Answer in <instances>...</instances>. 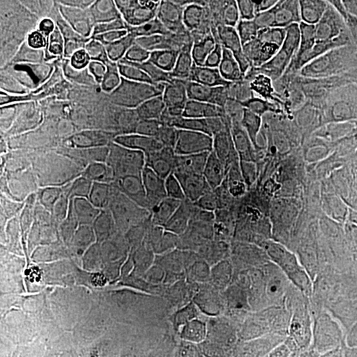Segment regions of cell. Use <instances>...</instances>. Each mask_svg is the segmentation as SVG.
Here are the masks:
<instances>
[{
  "mask_svg": "<svg viewBox=\"0 0 357 357\" xmlns=\"http://www.w3.org/2000/svg\"><path fill=\"white\" fill-rule=\"evenodd\" d=\"M331 167L307 171L273 165L243 155L240 171L221 187V197L229 209L243 216L271 218L294 200L324 191Z\"/></svg>",
  "mask_w": 357,
  "mask_h": 357,
  "instance_id": "1",
  "label": "cell"
},
{
  "mask_svg": "<svg viewBox=\"0 0 357 357\" xmlns=\"http://www.w3.org/2000/svg\"><path fill=\"white\" fill-rule=\"evenodd\" d=\"M213 328L225 340L230 357L261 351H282L291 333L290 308L224 283L217 290Z\"/></svg>",
  "mask_w": 357,
  "mask_h": 357,
  "instance_id": "2",
  "label": "cell"
},
{
  "mask_svg": "<svg viewBox=\"0 0 357 357\" xmlns=\"http://www.w3.org/2000/svg\"><path fill=\"white\" fill-rule=\"evenodd\" d=\"M245 38L258 53H275L314 33L320 1H229Z\"/></svg>",
  "mask_w": 357,
  "mask_h": 357,
  "instance_id": "3",
  "label": "cell"
},
{
  "mask_svg": "<svg viewBox=\"0 0 357 357\" xmlns=\"http://www.w3.org/2000/svg\"><path fill=\"white\" fill-rule=\"evenodd\" d=\"M121 23L126 38L163 73L172 76L185 65L190 51L180 26L162 17L128 11L121 13Z\"/></svg>",
  "mask_w": 357,
  "mask_h": 357,
  "instance_id": "4",
  "label": "cell"
},
{
  "mask_svg": "<svg viewBox=\"0 0 357 357\" xmlns=\"http://www.w3.org/2000/svg\"><path fill=\"white\" fill-rule=\"evenodd\" d=\"M351 311L348 298L326 294L318 301L290 310L291 332L323 356L332 357L345 347Z\"/></svg>",
  "mask_w": 357,
  "mask_h": 357,
  "instance_id": "5",
  "label": "cell"
},
{
  "mask_svg": "<svg viewBox=\"0 0 357 357\" xmlns=\"http://www.w3.org/2000/svg\"><path fill=\"white\" fill-rule=\"evenodd\" d=\"M227 283L243 293L281 302L290 310L318 301L327 294L308 274L273 268L237 270L230 274Z\"/></svg>",
  "mask_w": 357,
  "mask_h": 357,
  "instance_id": "6",
  "label": "cell"
},
{
  "mask_svg": "<svg viewBox=\"0 0 357 357\" xmlns=\"http://www.w3.org/2000/svg\"><path fill=\"white\" fill-rule=\"evenodd\" d=\"M270 86L299 103L318 100H349L357 102V68L311 69L271 77Z\"/></svg>",
  "mask_w": 357,
  "mask_h": 357,
  "instance_id": "7",
  "label": "cell"
},
{
  "mask_svg": "<svg viewBox=\"0 0 357 357\" xmlns=\"http://www.w3.org/2000/svg\"><path fill=\"white\" fill-rule=\"evenodd\" d=\"M312 35L336 63L357 68V8L349 1H320Z\"/></svg>",
  "mask_w": 357,
  "mask_h": 357,
  "instance_id": "8",
  "label": "cell"
},
{
  "mask_svg": "<svg viewBox=\"0 0 357 357\" xmlns=\"http://www.w3.org/2000/svg\"><path fill=\"white\" fill-rule=\"evenodd\" d=\"M178 26L187 44L215 45L243 35L228 1H192L180 13Z\"/></svg>",
  "mask_w": 357,
  "mask_h": 357,
  "instance_id": "9",
  "label": "cell"
},
{
  "mask_svg": "<svg viewBox=\"0 0 357 357\" xmlns=\"http://www.w3.org/2000/svg\"><path fill=\"white\" fill-rule=\"evenodd\" d=\"M222 271L216 266L196 262H171L153 268L144 274L149 290L163 296L217 293L227 282H220Z\"/></svg>",
  "mask_w": 357,
  "mask_h": 357,
  "instance_id": "10",
  "label": "cell"
},
{
  "mask_svg": "<svg viewBox=\"0 0 357 357\" xmlns=\"http://www.w3.org/2000/svg\"><path fill=\"white\" fill-rule=\"evenodd\" d=\"M332 213L324 191L305 195L283 206L271 217L274 228L284 240H318Z\"/></svg>",
  "mask_w": 357,
  "mask_h": 357,
  "instance_id": "11",
  "label": "cell"
},
{
  "mask_svg": "<svg viewBox=\"0 0 357 357\" xmlns=\"http://www.w3.org/2000/svg\"><path fill=\"white\" fill-rule=\"evenodd\" d=\"M357 102L349 100H318L301 103L296 121L332 144L342 146L352 128Z\"/></svg>",
  "mask_w": 357,
  "mask_h": 357,
  "instance_id": "12",
  "label": "cell"
},
{
  "mask_svg": "<svg viewBox=\"0 0 357 357\" xmlns=\"http://www.w3.org/2000/svg\"><path fill=\"white\" fill-rule=\"evenodd\" d=\"M271 76L261 66L227 85L211 89L217 116L227 125H237L248 116L257 98L270 86Z\"/></svg>",
  "mask_w": 357,
  "mask_h": 357,
  "instance_id": "13",
  "label": "cell"
},
{
  "mask_svg": "<svg viewBox=\"0 0 357 357\" xmlns=\"http://www.w3.org/2000/svg\"><path fill=\"white\" fill-rule=\"evenodd\" d=\"M237 125L275 134L283 141L287 142L314 168L337 166L344 160L345 155L342 151V146L321 139L298 121L284 126H270L245 116Z\"/></svg>",
  "mask_w": 357,
  "mask_h": 357,
  "instance_id": "14",
  "label": "cell"
},
{
  "mask_svg": "<svg viewBox=\"0 0 357 357\" xmlns=\"http://www.w3.org/2000/svg\"><path fill=\"white\" fill-rule=\"evenodd\" d=\"M255 63L271 77L299 73L311 69H336L342 66L333 60L331 54L314 35L283 51L275 53L257 52Z\"/></svg>",
  "mask_w": 357,
  "mask_h": 357,
  "instance_id": "15",
  "label": "cell"
},
{
  "mask_svg": "<svg viewBox=\"0 0 357 357\" xmlns=\"http://www.w3.org/2000/svg\"><path fill=\"white\" fill-rule=\"evenodd\" d=\"M212 134L213 143L202 167L203 178L212 185L222 187L243 166V151L234 125L220 122Z\"/></svg>",
  "mask_w": 357,
  "mask_h": 357,
  "instance_id": "16",
  "label": "cell"
},
{
  "mask_svg": "<svg viewBox=\"0 0 357 357\" xmlns=\"http://www.w3.org/2000/svg\"><path fill=\"white\" fill-rule=\"evenodd\" d=\"M237 131V139L243 155H248L255 160L281 165V166L298 167L307 171H317L318 168L310 166L306 160L295 151L289 143L283 141L275 134L264 130L245 128L234 125Z\"/></svg>",
  "mask_w": 357,
  "mask_h": 357,
  "instance_id": "17",
  "label": "cell"
},
{
  "mask_svg": "<svg viewBox=\"0 0 357 357\" xmlns=\"http://www.w3.org/2000/svg\"><path fill=\"white\" fill-rule=\"evenodd\" d=\"M165 352L175 357H230L224 337L208 324H187L174 332Z\"/></svg>",
  "mask_w": 357,
  "mask_h": 357,
  "instance_id": "18",
  "label": "cell"
},
{
  "mask_svg": "<svg viewBox=\"0 0 357 357\" xmlns=\"http://www.w3.org/2000/svg\"><path fill=\"white\" fill-rule=\"evenodd\" d=\"M169 98L175 103L183 121L202 123L211 131L221 122L217 116L211 91L192 78L187 77L176 82L171 89Z\"/></svg>",
  "mask_w": 357,
  "mask_h": 357,
  "instance_id": "19",
  "label": "cell"
},
{
  "mask_svg": "<svg viewBox=\"0 0 357 357\" xmlns=\"http://www.w3.org/2000/svg\"><path fill=\"white\" fill-rule=\"evenodd\" d=\"M324 195L332 216L357 220V158L345 156L340 165L331 167Z\"/></svg>",
  "mask_w": 357,
  "mask_h": 357,
  "instance_id": "20",
  "label": "cell"
},
{
  "mask_svg": "<svg viewBox=\"0 0 357 357\" xmlns=\"http://www.w3.org/2000/svg\"><path fill=\"white\" fill-rule=\"evenodd\" d=\"M357 258L347 253L321 249L311 277L327 294L348 298L356 278Z\"/></svg>",
  "mask_w": 357,
  "mask_h": 357,
  "instance_id": "21",
  "label": "cell"
},
{
  "mask_svg": "<svg viewBox=\"0 0 357 357\" xmlns=\"http://www.w3.org/2000/svg\"><path fill=\"white\" fill-rule=\"evenodd\" d=\"M94 97L102 112H122L128 106V78L126 70L115 52L94 76Z\"/></svg>",
  "mask_w": 357,
  "mask_h": 357,
  "instance_id": "22",
  "label": "cell"
},
{
  "mask_svg": "<svg viewBox=\"0 0 357 357\" xmlns=\"http://www.w3.org/2000/svg\"><path fill=\"white\" fill-rule=\"evenodd\" d=\"M128 144L134 155L141 156L143 160L150 162L153 166L183 169L190 168L192 165L188 155L178 146L176 137L155 141L142 131L139 125H135L130 131Z\"/></svg>",
  "mask_w": 357,
  "mask_h": 357,
  "instance_id": "23",
  "label": "cell"
},
{
  "mask_svg": "<svg viewBox=\"0 0 357 357\" xmlns=\"http://www.w3.org/2000/svg\"><path fill=\"white\" fill-rule=\"evenodd\" d=\"M321 249L323 248L318 240L281 238L271 253L268 268L311 275Z\"/></svg>",
  "mask_w": 357,
  "mask_h": 357,
  "instance_id": "24",
  "label": "cell"
},
{
  "mask_svg": "<svg viewBox=\"0 0 357 357\" xmlns=\"http://www.w3.org/2000/svg\"><path fill=\"white\" fill-rule=\"evenodd\" d=\"M255 54L257 52L253 50L248 38H245V35H241L215 45L192 48L191 51L188 52L184 69L185 72H192L224 61L255 60Z\"/></svg>",
  "mask_w": 357,
  "mask_h": 357,
  "instance_id": "25",
  "label": "cell"
},
{
  "mask_svg": "<svg viewBox=\"0 0 357 357\" xmlns=\"http://www.w3.org/2000/svg\"><path fill=\"white\" fill-rule=\"evenodd\" d=\"M299 110L301 103L294 101L280 90L268 86L257 98L248 116L264 125L284 126L296 121Z\"/></svg>",
  "mask_w": 357,
  "mask_h": 357,
  "instance_id": "26",
  "label": "cell"
},
{
  "mask_svg": "<svg viewBox=\"0 0 357 357\" xmlns=\"http://www.w3.org/2000/svg\"><path fill=\"white\" fill-rule=\"evenodd\" d=\"M139 128L151 139L163 141L176 134L183 118L169 97L151 103L141 115Z\"/></svg>",
  "mask_w": 357,
  "mask_h": 357,
  "instance_id": "27",
  "label": "cell"
},
{
  "mask_svg": "<svg viewBox=\"0 0 357 357\" xmlns=\"http://www.w3.org/2000/svg\"><path fill=\"white\" fill-rule=\"evenodd\" d=\"M255 66H257L255 60L224 61V63L209 65V66L188 72V78L200 82L208 90L215 89L246 76L255 69Z\"/></svg>",
  "mask_w": 357,
  "mask_h": 357,
  "instance_id": "28",
  "label": "cell"
},
{
  "mask_svg": "<svg viewBox=\"0 0 357 357\" xmlns=\"http://www.w3.org/2000/svg\"><path fill=\"white\" fill-rule=\"evenodd\" d=\"M175 137L178 146L191 159L192 165L203 167L205 158L213 143L212 131L202 123L183 121Z\"/></svg>",
  "mask_w": 357,
  "mask_h": 357,
  "instance_id": "29",
  "label": "cell"
},
{
  "mask_svg": "<svg viewBox=\"0 0 357 357\" xmlns=\"http://www.w3.org/2000/svg\"><path fill=\"white\" fill-rule=\"evenodd\" d=\"M93 75L77 61L66 63L57 69L54 76L56 90L60 96L70 100H79L94 91Z\"/></svg>",
  "mask_w": 357,
  "mask_h": 357,
  "instance_id": "30",
  "label": "cell"
},
{
  "mask_svg": "<svg viewBox=\"0 0 357 357\" xmlns=\"http://www.w3.org/2000/svg\"><path fill=\"white\" fill-rule=\"evenodd\" d=\"M113 51L109 48V44L98 36H90L78 47L77 51V63L82 65L91 75H98L109 59L112 57Z\"/></svg>",
  "mask_w": 357,
  "mask_h": 357,
  "instance_id": "31",
  "label": "cell"
},
{
  "mask_svg": "<svg viewBox=\"0 0 357 357\" xmlns=\"http://www.w3.org/2000/svg\"><path fill=\"white\" fill-rule=\"evenodd\" d=\"M119 4L128 13H141L171 20L175 15L183 13L188 7L190 1H122Z\"/></svg>",
  "mask_w": 357,
  "mask_h": 357,
  "instance_id": "32",
  "label": "cell"
},
{
  "mask_svg": "<svg viewBox=\"0 0 357 357\" xmlns=\"http://www.w3.org/2000/svg\"><path fill=\"white\" fill-rule=\"evenodd\" d=\"M283 357H326L303 340L301 336L290 333L283 345Z\"/></svg>",
  "mask_w": 357,
  "mask_h": 357,
  "instance_id": "33",
  "label": "cell"
},
{
  "mask_svg": "<svg viewBox=\"0 0 357 357\" xmlns=\"http://www.w3.org/2000/svg\"><path fill=\"white\" fill-rule=\"evenodd\" d=\"M342 151H343L345 156L357 158V113L355 121L352 123L351 131H349V135H348L347 141L342 144Z\"/></svg>",
  "mask_w": 357,
  "mask_h": 357,
  "instance_id": "34",
  "label": "cell"
},
{
  "mask_svg": "<svg viewBox=\"0 0 357 357\" xmlns=\"http://www.w3.org/2000/svg\"><path fill=\"white\" fill-rule=\"evenodd\" d=\"M348 348H357V310L351 311L348 319V331H347V343Z\"/></svg>",
  "mask_w": 357,
  "mask_h": 357,
  "instance_id": "35",
  "label": "cell"
},
{
  "mask_svg": "<svg viewBox=\"0 0 357 357\" xmlns=\"http://www.w3.org/2000/svg\"><path fill=\"white\" fill-rule=\"evenodd\" d=\"M238 357H283V349L282 351H261V352H253L243 356Z\"/></svg>",
  "mask_w": 357,
  "mask_h": 357,
  "instance_id": "36",
  "label": "cell"
},
{
  "mask_svg": "<svg viewBox=\"0 0 357 357\" xmlns=\"http://www.w3.org/2000/svg\"><path fill=\"white\" fill-rule=\"evenodd\" d=\"M348 302H349V306L352 307L354 310H357V271L355 283H354V287H352V291H351L349 296H348Z\"/></svg>",
  "mask_w": 357,
  "mask_h": 357,
  "instance_id": "37",
  "label": "cell"
},
{
  "mask_svg": "<svg viewBox=\"0 0 357 357\" xmlns=\"http://www.w3.org/2000/svg\"><path fill=\"white\" fill-rule=\"evenodd\" d=\"M332 357H355L354 356V354L347 348V347H343L342 349H339L335 355Z\"/></svg>",
  "mask_w": 357,
  "mask_h": 357,
  "instance_id": "38",
  "label": "cell"
},
{
  "mask_svg": "<svg viewBox=\"0 0 357 357\" xmlns=\"http://www.w3.org/2000/svg\"><path fill=\"white\" fill-rule=\"evenodd\" d=\"M348 348V347H347ZM352 354H354V356L357 357V348H348Z\"/></svg>",
  "mask_w": 357,
  "mask_h": 357,
  "instance_id": "39",
  "label": "cell"
},
{
  "mask_svg": "<svg viewBox=\"0 0 357 357\" xmlns=\"http://www.w3.org/2000/svg\"><path fill=\"white\" fill-rule=\"evenodd\" d=\"M153 357H175V356H172V355H169V354H167V352H165V354H162V355H158V356H153Z\"/></svg>",
  "mask_w": 357,
  "mask_h": 357,
  "instance_id": "40",
  "label": "cell"
}]
</instances>
